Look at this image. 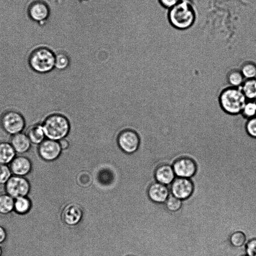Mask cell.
<instances>
[{
  "label": "cell",
  "instance_id": "16",
  "mask_svg": "<svg viewBox=\"0 0 256 256\" xmlns=\"http://www.w3.org/2000/svg\"><path fill=\"white\" fill-rule=\"evenodd\" d=\"M10 143L16 152L18 154L27 152L32 145L26 134L23 132L12 136Z\"/></svg>",
  "mask_w": 256,
  "mask_h": 256
},
{
  "label": "cell",
  "instance_id": "22",
  "mask_svg": "<svg viewBox=\"0 0 256 256\" xmlns=\"http://www.w3.org/2000/svg\"><path fill=\"white\" fill-rule=\"evenodd\" d=\"M14 199L8 194H0V214H7L14 209Z\"/></svg>",
  "mask_w": 256,
  "mask_h": 256
},
{
  "label": "cell",
  "instance_id": "28",
  "mask_svg": "<svg viewBox=\"0 0 256 256\" xmlns=\"http://www.w3.org/2000/svg\"><path fill=\"white\" fill-rule=\"evenodd\" d=\"M245 130L250 137L256 139V117L247 120Z\"/></svg>",
  "mask_w": 256,
  "mask_h": 256
},
{
  "label": "cell",
  "instance_id": "5",
  "mask_svg": "<svg viewBox=\"0 0 256 256\" xmlns=\"http://www.w3.org/2000/svg\"><path fill=\"white\" fill-rule=\"evenodd\" d=\"M26 122L24 116L15 110H8L0 116V126L7 134L13 136L23 132Z\"/></svg>",
  "mask_w": 256,
  "mask_h": 256
},
{
  "label": "cell",
  "instance_id": "3",
  "mask_svg": "<svg viewBox=\"0 0 256 256\" xmlns=\"http://www.w3.org/2000/svg\"><path fill=\"white\" fill-rule=\"evenodd\" d=\"M218 100L222 110L232 116L240 114L248 100L240 88L230 86L220 92Z\"/></svg>",
  "mask_w": 256,
  "mask_h": 256
},
{
  "label": "cell",
  "instance_id": "7",
  "mask_svg": "<svg viewBox=\"0 0 256 256\" xmlns=\"http://www.w3.org/2000/svg\"><path fill=\"white\" fill-rule=\"evenodd\" d=\"M6 194L15 199L26 196L30 190V184L23 176H11L5 184Z\"/></svg>",
  "mask_w": 256,
  "mask_h": 256
},
{
  "label": "cell",
  "instance_id": "14",
  "mask_svg": "<svg viewBox=\"0 0 256 256\" xmlns=\"http://www.w3.org/2000/svg\"><path fill=\"white\" fill-rule=\"evenodd\" d=\"M148 195L152 202L162 204L166 202L168 198L169 191L166 185L156 182L150 186Z\"/></svg>",
  "mask_w": 256,
  "mask_h": 256
},
{
  "label": "cell",
  "instance_id": "1",
  "mask_svg": "<svg viewBox=\"0 0 256 256\" xmlns=\"http://www.w3.org/2000/svg\"><path fill=\"white\" fill-rule=\"evenodd\" d=\"M166 17L172 28L178 32H186L195 25L198 12L192 0H182L168 10Z\"/></svg>",
  "mask_w": 256,
  "mask_h": 256
},
{
  "label": "cell",
  "instance_id": "23",
  "mask_svg": "<svg viewBox=\"0 0 256 256\" xmlns=\"http://www.w3.org/2000/svg\"><path fill=\"white\" fill-rule=\"evenodd\" d=\"M239 69L245 80L256 78V62L252 60L244 61Z\"/></svg>",
  "mask_w": 256,
  "mask_h": 256
},
{
  "label": "cell",
  "instance_id": "12",
  "mask_svg": "<svg viewBox=\"0 0 256 256\" xmlns=\"http://www.w3.org/2000/svg\"><path fill=\"white\" fill-rule=\"evenodd\" d=\"M82 210L79 205L70 204L67 206L63 210L62 214V219L63 222L68 226H78L82 220Z\"/></svg>",
  "mask_w": 256,
  "mask_h": 256
},
{
  "label": "cell",
  "instance_id": "32",
  "mask_svg": "<svg viewBox=\"0 0 256 256\" xmlns=\"http://www.w3.org/2000/svg\"><path fill=\"white\" fill-rule=\"evenodd\" d=\"M60 146L62 150H67L70 146V142L68 139L66 137L58 141Z\"/></svg>",
  "mask_w": 256,
  "mask_h": 256
},
{
  "label": "cell",
  "instance_id": "8",
  "mask_svg": "<svg viewBox=\"0 0 256 256\" xmlns=\"http://www.w3.org/2000/svg\"><path fill=\"white\" fill-rule=\"evenodd\" d=\"M62 149L58 141L46 138L38 146V152L40 158L50 162L60 156Z\"/></svg>",
  "mask_w": 256,
  "mask_h": 256
},
{
  "label": "cell",
  "instance_id": "26",
  "mask_svg": "<svg viewBox=\"0 0 256 256\" xmlns=\"http://www.w3.org/2000/svg\"><path fill=\"white\" fill-rule=\"evenodd\" d=\"M246 240L245 234L241 232H236L232 234L230 238V242L236 247L242 246Z\"/></svg>",
  "mask_w": 256,
  "mask_h": 256
},
{
  "label": "cell",
  "instance_id": "9",
  "mask_svg": "<svg viewBox=\"0 0 256 256\" xmlns=\"http://www.w3.org/2000/svg\"><path fill=\"white\" fill-rule=\"evenodd\" d=\"M172 168L175 174L180 178H188L193 176L196 170L194 160L188 156H182L176 159Z\"/></svg>",
  "mask_w": 256,
  "mask_h": 256
},
{
  "label": "cell",
  "instance_id": "29",
  "mask_svg": "<svg viewBox=\"0 0 256 256\" xmlns=\"http://www.w3.org/2000/svg\"><path fill=\"white\" fill-rule=\"evenodd\" d=\"M12 172L6 164H0V184H6L11 177Z\"/></svg>",
  "mask_w": 256,
  "mask_h": 256
},
{
  "label": "cell",
  "instance_id": "11",
  "mask_svg": "<svg viewBox=\"0 0 256 256\" xmlns=\"http://www.w3.org/2000/svg\"><path fill=\"white\" fill-rule=\"evenodd\" d=\"M194 188L192 182L188 178L178 177L172 182L171 192L174 196L184 200L192 195Z\"/></svg>",
  "mask_w": 256,
  "mask_h": 256
},
{
  "label": "cell",
  "instance_id": "6",
  "mask_svg": "<svg viewBox=\"0 0 256 256\" xmlns=\"http://www.w3.org/2000/svg\"><path fill=\"white\" fill-rule=\"evenodd\" d=\"M117 141L122 151L132 154L138 150L140 144V138L136 131L131 128H126L120 133Z\"/></svg>",
  "mask_w": 256,
  "mask_h": 256
},
{
  "label": "cell",
  "instance_id": "17",
  "mask_svg": "<svg viewBox=\"0 0 256 256\" xmlns=\"http://www.w3.org/2000/svg\"><path fill=\"white\" fill-rule=\"evenodd\" d=\"M25 133L32 144L38 146L46 138L42 123L32 124Z\"/></svg>",
  "mask_w": 256,
  "mask_h": 256
},
{
  "label": "cell",
  "instance_id": "21",
  "mask_svg": "<svg viewBox=\"0 0 256 256\" xmlns=\"http://www.w3.org/2000/svg\"><path fill=\"white\" fill-rule=\"evenodd\" d=\"M54 69L58 70H66L70 64V58L68 54L63 51H58L54 53Z\"/></svg>",
  "mask_w": 256,
  "mask_h": 256
},
{
  "label": "cell",
  "instance_id": "4",
  "mask_svg": "<svg viewBox=\"0 0 256 256\" xmlns=\"http://www.w3.org/2000/svg\"><path fill=\"white\" fill-rule=\"evenodd\" d=\"M55 54L48 47H40L34 50L28 58L30 68L38 74H47L54 70Z\"/></svg>",
  "mask_w": 256,
  "mask_h": 256
},
{
  "label": "cell",
  "instance_id": "35",
  "mask_svg": "<svg viewBox=\"0 0 256 256\" xmlns=\"http://www.w3.org/2000/svg\"></svg>",
  "mask_w": 256,
  "mask_h": 256
},
{
  "label": "cell",
  "instance_id": "25",
  "mask_svg": "<svg viewBox=\"0 0 256 256\" xmlns=\"http://www.w3.org/2000/svg\"><path fill=\"white\" fill-rule=\"evenodd\" d=\"M240 114L246 120L256 117V100H247Z\"/></svg>",
  "mask_w": 256,
  "mask_h": 256
},
{
  "label": "cell",
  "instance_id": "2",
  "mask_svg": "<svg viewBox=\"0 0 256 256\" xmlns=\"http://www.w3.org/2000/svg\"><path fill=\"white\" fill-rule=\"evenodd\" d=\"M41 123L48 139L59 141L65 138L70 130L68 119L57 111L48 114Z\"/></svg>",
  "mask_w": 256,
  "mask_h": 256
},
{
  "label": "cell",
  "instance_id": "30",
  "mask_svg": "<svg viewBox=\"0 0 256 256\" xmlns=\"http://www.w3.org/2000/svg\"><path fill=\"white\" fill-rule=\"evenodd\" d=\"M182 0H158L160 6L168 10L180 2Z\"/></svg>",
  "mask_w": 256,
  "mask_h": 256
},
{
  "label": "cell",
  "instance_id": "34",
  "mask_svg": "<svg viewBox=\"0 0 256 256\" xmlns=\"http://www.w3.org/2000/svg\"><path fill=\"white\" fill-rule=\"evenodd\" d=\"M2 248L1 246H0V256H2Z\"/></svg>",
  "mask_w": 256,
  "mask_h": 256
},
{
  "label": "cell",
  "instance_id": "18",
  "mask_svg": "<svg viewBox=\"0 0 256 256\" xmlns=\"http://www.w3.org/2000/svg\"><path fill=\"white\" fill-rule=\"evenodd\" d=\"M16 154L10 142L0 141V164L7 165L10 163Z\"/></svg>",
  "mask_w": 256,
  "mask_h": 256
},
{
  "label": "cell",
  "instance_id": "20",
  "mask_svg": "<svg viewBox=\"0 0 256 256\" xmlns=\"http://www.w3.org/2000/svg\"><path fill=\"white\" fill-rule=\"evenodd\" d=\"M226 79L230 86L236 88H240L245 80L240 69L236 68L230 70L226 74Z\"/></svg>",
  "mask_w": 256,
  "mask_h": 256
},
{
  "label": "cell",
  "instance_id": "13",
  "mask_svg": "<svg viewBox=\"0 0 256 256\" xmlns=\"http://www.w3.org/2000/svg\"><path fill=\"white\" fill-rule=\"evenodd\" d=\"M10 164V168L14 176H25L30 172L32 169L31 161L25 156H16Z\"/></svg>",
  "mask_w": 256,
  "mask_h": 256
},
{
  "label": "cell",
  "instance_id": "27",
  "mask_svg": "<svg viewBox=\"0 0 256 256\" xmlns=\"http://www.w3.org/2000/svg\"><path fill=\"white\" fill-rule=\"evenodd\" d=\"M166 206L170 211H177L182 206L181 200L174 196L168 197L166 201Z\"/></svg>",
  "mask_w": 256,
  "mask_h": 256
},
{
  "label": "cell",
  "instance_id": "15",
  "mask_svg": "<svg viewBox=\"0 0 256 256\" xmlns=\"http://www.w3.org/2000/svg\"><path fill=\"white\" fill-rule=\"evenodd\" d=\"M175 175L173 168L166 164L158 166L154 173L156 181L164 185L172 182Z\"/></svg>",
  "mask_w": 256,
  "mask_h": 256
},
{
  "label": "cell",
  "instance_id": "24",
  "mask_svg": "<svg viewBox=\"0 0 256 256\" xmlns=\"http://www.w3.org/2000/svg\"><path fill=\"white\" fill-rule=\"evenodd\" d=\"M31 208V202L26 196L14 199V209L16 212L20 214L28 213Z\"/></svg>",
  "mask_w": 256,
  "mask_h": 256
},
{
  "label": "cell",
  "instance_id": "31",
  "mask_svg": "<svg viewBox=\"0 0 256 256\" xmlns=\"http://www.w3.org/2000/svg\"><path fill=\"white\" fill-rule=\"evenodd\" d=\"M246 254L248 256H256V238L252 240L248 244Z\"/></svg>",
  "mask_w": 256,
  "mask_h": 256
},
{
  "label": "cell",
  "instance_id": "33",
  "mask_svg": "<svg viewBox=\"0 0 256 256\" xmlns=\"http://www.w3.org/2000/svg\"><path fill=\"white\" fill-rule=\"evenodd\" d=\"M6 232L5 229L0 225V244H2L6 240Z\"/></svg>",
  "mask_w": 256,
  "mask_h": 256
},
{
  "label": "cell",
  "instance_id": "19",
  "mask_svg": "<svg viewBox=\"0 0 256 256\" xmlns=\"http://www.w3.org/2000/svg\"><path fill=\"white\" fill-rule=\"evenodd\" d=\"M240 88L248 100H256V78L245 80Z\"/></svg>",
  "mask_w": 256,
  "mask_h": 256
},
{
  "label": "cell",
  "instance_id": "10",
  "mask_svg": "<svg viewBox=\"0 0 256 256\" xmlns=\"http://www.w3.org/2000/svg\"><path fill=\"white\" fill-rule=\"evenodd\" d=\"M28 12L32 20L41 22L47 20L50 14L49 5L42 0L32 2L28 6Z\"/></svg>",
  "mask_w": 256,
  "mask_h": 256
}]
</instances>
